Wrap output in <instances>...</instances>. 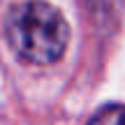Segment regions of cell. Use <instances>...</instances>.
Segmentation results:
<instances>
[{"label":"cell","mask_w":125,"mask_h":125,"mask_svg":"<svg viewBox=\"0 0 125 125\" xmlns=\"http://www.w3.org/2000/svg\"><path fill=\"white\" fill-rule=\"evenodd\" d=\"M5 35L19 58L32 65H49L65 53L70 26L53 5L28 0L9 12Z\"/></svg>","instance_id":"obj_1"},{"label":"cell","mask_w":125,"mask_h":125,"mask_svg":"<svg viewBox=\"0 0 125 125\" xmlns=\"http://www.w3.org/2000/svg\"><path fill=\"white\" fill-rule=\"evenodd\" d=\"M88 125H125V104H107L102 107Z\"/></svg>","instance_id":"obj_2"}]
</instances>
